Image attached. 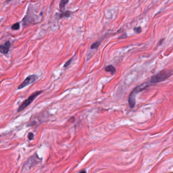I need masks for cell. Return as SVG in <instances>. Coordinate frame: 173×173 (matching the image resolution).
<instances>
[{"label": "cell", "mask_w": 173, "mask_h": 173, "mask_svg": "<svg viewBox=\"0 0 173 173\" xmlns=\"http://www.w3.org/2000/svg\"><path fill=\"white\" fill-rule=\"evenodd\" d=\"M71 14V12H70V11H66L65 13H63V14L60 16V17L61 18H62L63 17H69L70 16Z\"/></svg>", "instance_id": "cell-11"}, {"label": "cell", "mask_w": 173, "mask_h": 173, "mask_svg": "<svg viewBox=\"0 0 173 173\" xmlns=\"http://www.w3.org/2000/svg\"><path fill=\"white\" fill-rule=\"evenodd\" d=\"M11 43L10 41H7L4 44H2L0 46V52L1 53L4 54H6L8 53L10 47Z\"/></svg>", "instance_id": "cell-5"}, {"label": "cell", "mask_w": 173, "mask_h": 173, "mask_svg": "<svg viewBox=\"0 0 173 173\" xmlns=\"http://www.w3.org/2000/svg\"><path fill=\"white\" fill-rule=\"evenodd\" d=\"M73 59V58L72 57V58H71V59H70L68 62H67L66 63V64H65V65H64V67L66 68V67H68V66L71 64V63H72Z\"/></svg>", "instance_id": "cell-13"}, {"label": "cell", "mask_w": 173, "mask_h": 173, "mask_svg": "<svg viewBox=\"0 0 173 173\" xmlns=\"http://www.w3.org/2000/svg\"><path fill=\"white\" fill-rule=\"evenodd\" d=\"M37 78H38V77H37V75H32L28 76L23 81V82L18 86V90L22 89L24 88V87H26V86L33 83L37 80Z\"/></svg>", "instance_id": "cell-4"}, {"label": "cell", "mask_w": 173, "mask_h": 173, "mask_svg": "<svg viewBox=\"0 0 173 173\" xmlns=\"http://www.w3.org/2000/svg\"><path fill=\"white\" fill-rule=\"evenodd\" d=\"M100 44H101V42H99V41H97L95 43H94V44H93L92 45H91V49H96L98 47H99V46L100 45Z\"/></svg>", "instance_id": "cell-8"}, {"label": "cell", "mask_w": 173, "mask_h": 173, "mask_svg": "<svg viewBox=\"0 0 173 173\" xmlns=\"http://www.w3.org/2000/svg\"><path fill=\"white\" fill-rule=\"evenodd\" d=\"M149 85V83L148 82L143 83V84L139 85V86H138V87L136 88L133 90V91L132 92L131 94L130 95L129 99H128L129 105L131 108H133L135 106V104H136L135 99H136V95L138 93L144 90V89H145L146 88L148 87Z\"/></svg>", "instance_id": "cell-1"}, {"label": "cell", "mask_w": 173, "mask_h": 173, "mask_svg": "<svg viewBox=\"0 0 173 173\" xmlns=\"http://www.w3.org/2000/svg\"><path fill=\"white\" fill-rule=\"evenodd\" d=\"M105 70L107 72H110L111 74H114L115 72H116V69H115V68L112 65L108 66L105 68Z\"/></svg>", "instance_id": "cell-7"}, {"label": "cell", "mask_w": 173, "mask_h": 173, "mask_svg": "<svg viewBox=\"0 0 173 173\" xmlns=\"http://www.w3.org/2000/svg\"><path fill=\"white\" fill-rule=\"evenodd\" d=\"M42 93V91H37L35 92L30 97L27 98L25 101L23 102V103L19 106V108L18 109L17 112H20L24 110L26 107H27L28 105H30L35 99L36 97H37L39 95H40Z\"/></svg>", "instance_id": "cell-3"}, {"label": "cell", "mask_w": 173, "mask_h": 173, "mask_svg": "<svg viewBox=\"0 0 173 173\" xmlns=\"http://www.w3.org/2000/svg\"><path fill=\"white\" fill-rule=\"evenodd\" d=\"M19 28H20V25H19V23L18 22H17V23L14 24L11 26V28L13 30H17L19 29Z\"/></svg>", "instance_id": "cell-9"}, {"label": "cell", "mask_w": 173, "mask_h": 173, "mask_svg": "<svg viewBox=\"0 0 173 173\" xmlns=\"http://www.w3.org/2000/svg\"><path fill=\"white\" fill-rule=\"evenodd\" d=\"M172 75V73L168 70L162 71L151 78L150 82L151 83H157L162 82L167 79Z\"/></svg>", "instance_id": "cell-2"}, {"label": "cell", "mask_w": 173, "mask_h": 173, "mask_svg": "<svg viewBox=\"0 0 173 173\" xmlns=\"http://www.w3.org/2000/svg\"><path fill=\"white\" fill-rule=\"evenodd\" d=\"M79 172H86L85 170H80L79 171Z\"/></svg>", "instance_id": "cell-14"}, {"label": "cell", "mask_w": 173, "mask_h": 173, "mask_svg": "<svg viewBox=\"0 0 173 173\" xmlns=\"http://www.w3.org/2000/svg\"><path fill=\"white\" fill-rule=\"evenodd\" d=\"M28 139L29 140H32L34 139V135L32 133H30L28 134Z\"/></svg>", "instance_id": "cell-12"}, {"label": "cell", "mask_w": 173, "mask_h": 173, "mask_svg": "<svg viewBox=\"0 0 173 173\" xmlns=\"http://www.w3.org/2000/svg\"><path fill=\"white\" fill-rule=\"evenodd\" d=\"M69 2V0H61L60 3L59 7L61 11H64L65 8V6Z\"/></svg>", "instance_id": "cell-6"}, {"label": "cell", "mask_w": 173, "mask_h": 173, "mask_svg": "<svg viewBox=\"0 0 173 173\" xmlns=\"http://www.w3.org/2000/svg\"><path fill=\"white\" fill-rule=\"evenodd\" d=\"M134 31L137 34H139L141 33L142 32V28L141 26H138V27H135L134 28Z\"/></svg>", "instance_id": "cell-10"}]
</instances>
